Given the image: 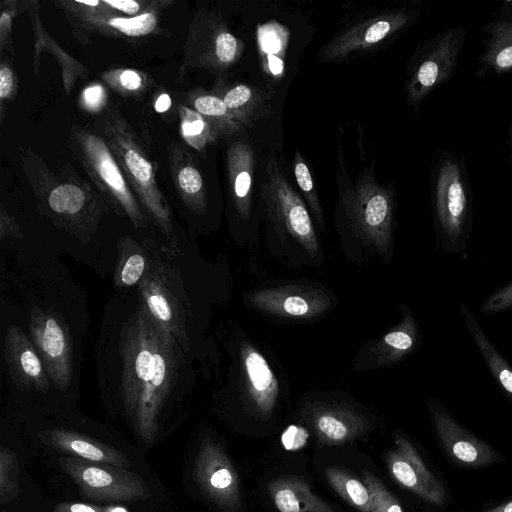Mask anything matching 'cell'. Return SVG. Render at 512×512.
Segmentation results:
<instances>
[{"label":"cell","mask_w":512,"mask_h":512,"mask_svg":"<svg viewBox=\"0 0 512 512\" xmlns=\"http://www.w3.org/2000/svg\"><path fill=\"white\" fill-rule=\"evenodd\" d=\"M310 420L319 441L326 445L352 441L369 427L363 415L342 404L316 405L311 410Z\"/></svg>","instance_id":"cell-20"},{"label":"cell","mask_w":512,"mask_h":512,"mask_svg":"<svg viewBox=\"0 0 512 512\" xmlns=\"http://www.w3.org/2000/svg\"><path fill=\"white\" fill-rule=\"evenodd\" d=\"M194 107L202 115L221 120L230 129L238 128L236 117L226 107L223 99L210 95L200 96L195 100Z\"/></svg>","instance_id":"cell-32"},{"label":"cell","mask_w":512,"mask_h":512,"mask_svg":"<svg viewBox=\"0 0 512 512\" xmlns=\"http://www.w3.org/2000/svg\"><path fill=\"white\" fill-rule=\"evenodd\" d=\"M120 83L127 90H136L141 84L142 80L139 74L133 70H125L120 75Z\"/></svg>","instance_id":"cell-42"},{"label":"cell","mask_w":512,"mask_h":512,"mask_svg":"<svg viewBox=\"0 0 512 512\" xmlns=\"http://www.w3.org/2000/svg\"><path fill=\"white\" fill-rule=\"evenodd\" d=\"M482 51L474 76H503L512 73V1H502L482 28Z\"/></svg>","instance_id":"cell-13"},{"label":"cell","mask_w":512,"mask_h":512,"mask_svg":"<svg viewBox=\"0 0 512 512\" xmlns=\"http://www.w3.org/2000/svg\"><path fill=\"white\" fill-rule=\"evenodd\" d=\"M118 155L131 180L145 201V205L153 214L164 234L172 238V226L169 212L162 202V198L155 185L152 165L139 152L138 149L118 141L115 145Z\"/></svg>","instance_id":"cell-21"},{"label":"cell","mask_w":512,"mask_h":512,"mask_svg":"<svg viewBox=\"0 0 512 512\" xmlns=\"http://www.w3.org/2000/svg\"><path fill=\"white\" fill-rule=\"evenodd\" d=\"M263 199L282 253L300 263L319 265L323 253L312 219L274 159L266 168Z\"/></svg>","instance_id":"cell-3"},{"label":"cell","mask_w":512,"mask_h":512,"mask_svg":"<svg viewBox=\"0 0 512 512\" xmlns=\"http://www.w3.org/2000/svg\"><path fill=\"white\" fill-rule=\"evenodd\" d=\"M223 101L229 111L238 120H242L246 116V111L252 110L254 93L246 85H237L224 95Z\"/></svg>","instance_id":"cell-34"},{"label":"cell","mask_w":512,"mask_h":512,"mask_svg":"<svg viewBox=\"0 0 512 512\" xmlns=\"http://www.w3.org/2000/svg\"><path fill=\"white\" fill-rule=\"evenodd\" d=\"M259 42L262 52L266 55L267 66L273 76L283 72V60L277 55L282 52L284 41L280 31L274 26H264L259 32Z\"/></svg>","instance_id":"cell-29"},{"label":"cell","mask_w":512,"mask_h":512,"mask_svg":"<svg viewBox=\"0 0 512 512\" xmlns=\"http://www.w3.org/2000/svg\"><path fill=\"white\" fill-rule=\"evenodd\" d=\"M137 295L151 318L172 334L189 353L191 345L186 326L188 307L176 271L159 259L150 257Z\"/></svg>","instance_id":"cell-6"},{"label":"cell","mask_w":512,"mask_h":512,"mask_svg":"<svg viewBox=\"0 0 512 512\" xmlns=\"http://www.w3.org/2000/svg\"><path fill=\"white\" fill-rule=\"evenodd\" d=\"M463 323L489 369L496 385L512 404V365L487 336L475 314L466 303L460 302Z\"/></svg>","instance_id":"cell-22"},{"label":"cell","mask_w":512,"mask_h":512,"mask_svg":"<svg viewBox=\"0 0 512 512\" xmlns=\"http://www.w3.org/2000/svg\"><path fill=\"white\" fill-rule=\"evenodd\" d=\"M325 474L332 488L348 504L361 512H373L371 495L364 482L338 468H328Z\"/></svg>","instance_id":"cell-25"},{"label":"cell","mask_w":512,"mask_h":512,"mask_svg":"<svg viewBox=\"0 0 512 512\" xmlns=\"http://www.w3.org/2000/svg\"><path fill=\"white\" fill-rule=\"evenodd\" d=\"M103 3L128 15H134L139 11V4L133 0H105Z\"/></svg>","instance_id":"cell-43"},{"label":"cell","mask_w":512,"mask_h":512,"mask_svg":"<svg viewBox=\"0 0 512 512\" xmlns=\"http://www.w3.org/2000/svg\"><path fill=\"white\" fill-rule=\"evenodd\" d=\"M31 341L54 388L66 391L72 380V342L62 319L49 310L34 309Z\"/></svg>","instance_id":"cell-8"},{"label":"cell","mask_w":512,"mask_h":512,"mask_svg":"<svg viewBox=\"0 0 512 512\" xmlns=\"http://www.w3.org/2000/svg\"><path fill=\"white\" fill-rule=\"evenodd\" d=\"M418 16V10H400L366 21L353 27L326 46L323 57L325 59L342 58L356 50L371 47L408 26Z\"/></svg>","instance_id":"cell-15"},{"label":"cell","mask_w":512,"mask_h":512,"mask_svg":"<svg viewBox=\"0 0 512 512\" xmlns=\"http://www.w3.org/2000/svg\"><path fill=\"white\" fill-rule=\"evenodd\" d=\"M237 39L228 32H221L215 39V55L223 64L232 63L238 55Z\"/></svg>","instance_id":"cell-36"},{"label":"cell","mask_w":512,"mask_h":512,"mask_svg":"<svg viewBox=\"0 0 512 512\" xmlns=\"http://www.w3.org/2000/svg\"><path fill=\"white\" fill-rule=\"evenodd\" d=\"M240 376L244 394L254 410L263 416L275 408L279 382L262 353L249 342L242 343L239 353Z\"/></svg>","instance_id":"cell-14"},{"label":"cell","mask_w":512,"mask_h":512,"mask_svg":"<svg viewBox=\"0 0 512 512\" xmlns=\"http://www.w3.org/2000/svg\"><path fill=\"white\" fill-rule=\"evenodd\" d=\"M170 105H171V100H170L169 95L162 94L156 100L155 109L157 112L162 113V112L167 111L169 109Z\"/></svg>","instance_id":"cell-45"},{"label":"cell","mask_w":512,"mask_h":512,"mask_svg":"<svg viewBox=\"0 0 512 512\" xmlns=\"http://www.w3.org/2000/svg\"><path fill=\"white\" fill-rule=\"evenodd\" d=\"M5 360L16 385L24 390L45 393L51 381L31 339L17 326H10L5 335Z\"/></svg>","instance_id":"cell-16"},{"label":"cell","mask_w":512,"mask_h":512,"mask_svg":"<svg viewBox=\"0 0 512 512\" xmlns=\"http://www.w3.org/2000/svg\"><path fill=\"white\" fill-rule=\"evenodd\" d=\"M466 35L464 25L452 26L418 48L407 82L410 104L418 106L431 92L453 78Z\"/></svg>","instance_id":"cell-5"},{"label":"cell","mask_w":512,"mask_h":512,"mask_svg":"<svg viewBox=\"0 0 512 512\" xmlns=\"http://www.w3.org/2000/svg\"><path fill=\"white\" fill-rule=\"evenodd\" d=\"M60 465L81 493L97 501H138L150 496L148 486L127 468L87 461L78 457L60 458Z\"/></svg>","instance_id":"cell-7"},{"label":"cell","mask_w":512,"mask_h":512,"mask_svg":"<svg viewBox=\"0 0 512 512\" xmlns=\"http://www.w3.org/2000/svg\"><path fill=\"white\" fill-rule=\"evenodd\" d=\"M270 496L280 512H336L311 491L301 478L289 476L272 481Z\"/></svg>","instance_id":"cell-24"},{"label":"cell","mask_w":512,"mask_h":512,"mask_svg":"<svg viewBox=\"0 0 512 512\" xmlns=\"http://www.w3.org/2000/svg\"><path fill=\"white\" fill-rule=\"evenodd\" d=\"M362 478L371 495L373 512H403L398 500L375 475L363 470Z\"/></svg>","instance_id":"cell-31"},{"label":"cell","mask_w":512,"mask_h":512,"mask_svg":"<svg viewBox=\"0 0 512 512\" xmlns=\"http://www.w3.org/2000/svg\"><path fill=\"white\" fill-rule=\"evenodd\" d=\"M83 98L90 109H96L103 101L104 91L99 85L91 86L84 91Z\"/></svg>","instance_id":"cell-41"},{"label":"cell","mask_w":512,"mask_h":512,"mask_svg":"<svg viewBox=\"0 0 512 512\" xmlns=\"http://www.w3.org/2000/svg\"><path fill=\"white\" fill-rule=\"evenodd\" d=\"M421 343L418 322L411 310L402 305L399 323L368 348L364 364L367 368H379L398 363Z\"/></svg>","instance_id":"cell-18"},{"label":"cell","mask_w":512,"mask_h":512,"mask_svg":"<svg viewBox=\"0 0 512 512\" xmlns=\"http://www.w3.org/2000/svg\"><path fill=\"white\" fill-rule=\"evenodd\" d=\"M183 134L188 137H198L205 130V122L198 116L188 118L182 124Z\"/></svg>","instance_id":"cell-40"},{"label":"cell","mask_w":512,"mask_h":512,"mask_svg":"<svg viewBox=\"0 0 512 512\" xmlns=\"http://www.w3.org/2000/svg\"><path fill=\"white\" fill-rule=\"evenodd\" d=\"M150 257L138 246L124 244L118 259L114 282L120 288L138 286L143 278Z\"/></svg>","instance_id":"cell-26"},{"label":"cell","mask_w":512,"mask_h":512,"mask_svg":"<svg viewBox=\"0 0 512 512\" xmlns=\"http://www.w3.org/2000/svg\"><path fill=\"white\" fill-rule=\"evenodd\" d=\"M254 164V151L249 144L237 142L230 148L228 168L231 193L236 212L243 220L249 219L252 210Z\"/></svg>","instance_id":"cell-23"},{"label":"cell","mask_w":512,"mask_h":512,"mask_svg":"<svg viewBox=\"0 0 512 512\" xmlns=\"http://www.w3.org/2000/svg\"><path fill=\"white\" fill-rule=\"evenodd\" d=\"M485 512H512V500H509Z\"/></svg>","instance_id":"cell-47"},{"label":"cell","mask_w":512,"mask_h":512,"mask_svg":"<svg viewBox=\"0 0 512 512\" xmlns=\"http://www.w3.org/2000/svg\"><path fill=\"white\" fill-rule=\"evenodd\" d=\"M506 144H507L508 161H509L511 169H512V122H510L507 127Z\"/></svg>","instance_id":"cell-46"},{"label":"cell","mask_w":512,"mask_h":512,"mask_svg":"<svg viewBox=\"0 0 512 512\" xmlns=\"http://www.w3.org/2000/svg\"><path fill=\"white\" fill-rule=\"evenodd\" d=\"M386 462L391 476L401 486L431 504L441 506L445 503L443 485L405 437L395 436L394 446L386 454Z\"/></svg>","instance_id":"cell-12"},{"label":"cell","mask_w":512,"mask_h":512,"mask_svg":"<svg viewBox=\"0 0 512 512\" xmlns=\"http://www.w3.org/2000/svg\"><path fill=\"white\" fill-rule=\"evenodd\" d=\"M77 3L94 7V6H97L99 4V1H97V0H94V1H80V0H78Z\"/></svg>","instance_id":"cell-48"},{"label":"cell","mask_w":512,"mask_h":512,"mask_svg":"<svg viewBox=\"0 0 512 512\" xmlns=\"http://www.w3.org/2000/svg\"><path fill=\"white\" fill-rule=\"evenodd\" d=\"M42 443L69 456L128 468L131 461L122 451L74 430L54 428L37 434Z\"/></svg>","instance_id":"cell-19"},{"label":"cell","mask_w":512,"mask_h":512,"mask_svg":"<svg viewBox=\"0 0 512 512\" xmlns=\"http://www.w3.org/2000/svg\"><path fill=\"white\" fill-rule=\"evenodd\" d=\"M178 184L188 195H198L202 191L203 181L197 169L186 166L178 174Z\"/></svg>","instance_id":"cell-37"},{"label":"cell","mask_w":512,"mask_h":512,"mask_svg":"<svg viewBox=\"0 0 512 512\" xmlns=\"http://www.w3.org/2000/svg\"><path fill=\"white\" fill-rule=\"evenodd\" d=\"M344 204L353 234L365 250L389 261L394 246V199L390 191L371 176H363Z\"/></svg>","instance_id":"cell-4"},{"label":"cell","mask_w":512,"mask_h":512,"mask_svg":"<svg viewBox=\"0 0 512 512\" xmlns=\"http://www.w3.org/2000/svg\"><path fill=\"white\" fill-rule=\"evenodd\" d=\"M188 356L138 295L109 301L96 344L97 380L144 443L156 439L163 413L193 384Z\"/></svg>","instance_id":"cell-1"},{"label":"cell","mask_w":512,"mask_h":512,"mask_svg":"<svg viewBox=\"0 0 512 512\" xmlns=\"http://www.w3.org/2000/svg\"><path fill=\"white\" fill-rule=\"evenodd\" d=\"M89 167L112 197L117 200L136 226L143 225L142 213L129 192L126 182L103 142L92 135L83 140Z\"/></svg>","instance_id":"cell-17"},{"label":"cell","mask_w":512,"mask_h":512,"mask_svg":"<svg viewBox=\"0 0 512 512\" xmlns=\"http://www.w3.org/2000/svg\"><path fill=\"white\" fill-rule=\"evenodd\" d=\"M512 309V281L491 293L479 306V311L493 315Z\"/></svg>","instance_id":"cell-35"},{"label":"cell","mask_w":512,"mask_h":512,"mask_svg":"<svg viewBox=\"0 0 512 512\" xmlns=\"http://www.w3.org/2000/svg\"><path fill=\"white\" fill-rule=\"evenodd\" d=\"M13 89V75L9 68L2 67L0 70V97H8Z\"/></svg>","instance_id":"cell-44"},{"label":"cell","mask_w":512,"mask_h":512,"mask_svg":"<svg viewBox=\"0 0 512 512\" xmlns=\"http://www.w3.org/2000/svg\"><path fill=\"white\" fill-rule=\"evenodd\" d=\"M248 304L265 314L286 319H312L326 313L331 297L311 286L290 284L254 290Z\"/></svg>","instance_id":"cell-11"},{"label":"cell","mask_w":512,"mask_h":512,"mask_svg":"<svg viewBox=\"0 0 512 512\" xmlns=\"http://www.w3.org/2000/svg\"><path fill=\"white\" fill-rule=\"evenodd\" d=\"M294 177L302 190L308 205L315 216L320 229H324V216L314 186V182L307 164L303 161L301 155L297 152L293 160Z\"/></svg>","instance_id":"cell-28"},{"label":"cell","mask_w":512,"mask_h":512,"mask_svg":"<svg viewBox=\"0 0 512 512\" xmlns=\"http://www.w3.org/2000/svg\"><path fill=\"white\" fill-rule=\"evenodd\" d=\"M427 406L437 439L453 463L479 468L503 461L497 450L462 426L440 401L430 399Z\"/></svg>","instance_id":"cell-9"},{"label":"cell","mask_w":512,"mask_h":512,"mask_svg":"<svg viewBox=\"0 0 512 512\" xmlns=\"http://www.w3.org/2000/svg\"><path fill=\"white\" fill-rule=\"evenodd\" d=\"M19 463L17 456L9 448L0 449V503L5 505L20 493Z\"/></svg>","instance_id":"cell-27"},{"label":"cell","mask_w":512,"mask_h":512,"mask_svg":"<svg viewBox=\"0 0 512 512\" xmlns=\"http://www.w3.org/2000/svg\"><path fill=\"white\" fill-rule=\"evenodd\" d=\"M309 433L301 426H289L281 436V442L287 450L301 449L307 442Z\"/></svg>","instance_id":"cell-38"},{"label":"cell","mask_w":512,"mask_h":512,"mask_svg":"<svg viewBox=\"0 0 512 512\" xmlns=\"http://www.w3.org/2000/svg\"><path fill=\"white\" fill-rule=\"evenodd\" d=\"M53 512H107L106 508L85 503H60Z\"/></svg>","instance_id":"cell-39"},{"label":"cell","mask_w":512,"mask_h":512,"mask_svg":"<svg viewBox=\"0 0 512 512\" xmlns=\"http://www.w3.org/2000/svg\"><path fill=\"white\" fill-rule=\"evenodd\" d=\"M194 475L203 494L227 512L241 504L239 478L230 459L212 439L202 441L194 461Z\"/></svg>","instance_id":"cell-10"},{"label":"cell","mask_w":512,"mask_h":512,"mask_svg":"<svg viewBox=\"0 0 512 512\" xmlns=\"http://www.w3.org/2000/svg\"><path fill=\"white\" fill-rule=\"evenodd\" d=\"M84 202V193L72 184H63L56 187L48 198L50 208L60 214H74L80 211Z\"/></svg>","instance_id":"cell-30"},{"label":"cell","mask_w":512,"mask_h":512,"mask_svg":"<svg viewBox=\"0 0 512 512\" xmlns=\"http://www.w3.org/2000/svg\"><path fill=\"white\" fill-rule=\"evenodd\" d=\"M430 194L438 248L463 252L469 243L474 201L465 156L449 149L437 152L430 174Z\"/></svg>","instance_id":"cell-2"},{"label":"cell","mask_w":512,"mask_h":512,"mask_svg":"<svg viewBox=\"0 0 512 512\" xmlns=\"http://www.w3.org/2000/svg\"><path fill=\"white\" fill-rule=\"evenodd\" d=\"M108 25L129 36H140L150 33L156 26V17L152 13H144L131 18H112Z\"/></svg>","instance_id":"cell-33"}]
</instances>
